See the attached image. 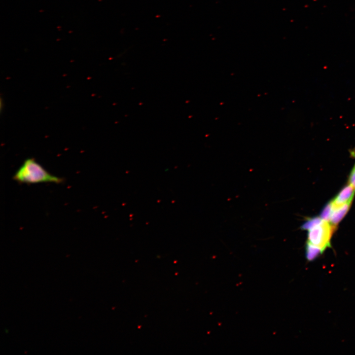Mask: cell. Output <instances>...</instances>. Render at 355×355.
<instances>
[{"label": "cell", "instance_id": "1", "mask_svg": "<svg viewBox=\"0 0 355 355\" xmlns=\"http://www.w3.org/2000/svg\"><path fill=\"white\" fill-rule=\"evenodd\" d=\"M13 179L19 183L29 184L43 182L59 184L64 181V178L51 174L32 158L24 161L13 176Z\"/></svg>", "mask_w": 355, "mask_h": 355}, {"label": "cell", "instance_id": "2", "mask_svg": "<svg viewBox=\"0 0 355 355\" xmlns=\"http://www.w3.org/2000/svg\"><path fill=\"white\" fill-rule=\"evenodd\" d=\"M335 229L329 222L322 220L308 230L307 242L324 250L331 247L330 240Z\"/></svg>", "mask_w": 355, "mask_h": 355}, {"label": "cell", "instance_id": "3", "mask_svg": "<svg viewBox=\"0 0 355 355\" xmlns=\"http://www.w3.org/2000/svg\"><path fill=\"white\" fill-rule=\"evenodd\" d=\"M355 194V188L350 184L344 186L332 200L334 207L351 202Z\"/></svg>", "mask_w": 355, "mask_h": 355}, {"label": "cell", "instance_id": "4", "mask_svg": "<svg viewBox=\"0 0 355 355\" xmlns=\"http://www.w3.org/2000/svg\"><path fill=\"white\" fill-rule=\"evenodd\" d=\"M351 203L352 202L346 203L337 207H334L333 211L329 221L333 226L336 228V226L344 218L349 210Z\"/></svg>", "mask_w": 355, "mask_h": 355}, {"label": "cell", "instance_id": "5", "mask_svg": "<svg viewBox=\"0 0 355 355\" xmlns=\"http://www.w3.org/2000/svg\"><path fill=\"white\" fill-rule=\"evenodd\" d=\"M324 251L321 248L307 242L306 257L308 261H313L319 257Z\"/></svg>", "mask_w": 355, "mask_h": 355}, {"label": "cell", "instance_id": "6", "mask_svg": "<svg viewBox=\"0 0 355 355\" xmlns=\"http://www.w3.org/2000/svg\"><path fill=\"white\" fill-rule=\"evenodd\" d=\"M334 209L332 201L328 203L321 211L320 217L322 220L329 221L331 215Z\"/></svg>", "mask_w": 355, "mask_h": 355}, {"label": "cell", "instance_id": "7", "mask_svg": "<svg viewBox=\"0 0 355 355\" xmlns=\"http://www.w3.org/2000/svg\"><path fill=\"white\" fill-rule=\"evenodd\" d=\"M322 220L320 216L310 218L303 224L301 228L308 231L320 223Z\"/></svg>", "mask_w": 355, "mask_h": 355}, {"label": "cell", "instance_id": "8", "mask_svg": "<svg viewBox=\"0 0 355 355\" xmlns=\"http://www.w3.org/2000/svg\"><path fill=\"white\" fill-rule=\"evenodd\" d=\"M349 183L355 188V166L353 168L349 176Z\"/></svg>", "mask_w": 355, "mask_h": 355}, {"label": "cell", "instance_id": "9", "mask_svg": "<svg viewBox=\"0 0 355 355\" xmlns=\"http://www.w3.org/2000/svg\"><path fill=\"white\" fill-rule=\"evenodd\" d=\"M351 155L355 158V150L351 151Z\"/></svg>", "mask_w": 355, "mask_h": 355}]
</instances>
